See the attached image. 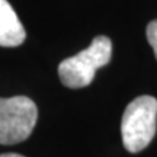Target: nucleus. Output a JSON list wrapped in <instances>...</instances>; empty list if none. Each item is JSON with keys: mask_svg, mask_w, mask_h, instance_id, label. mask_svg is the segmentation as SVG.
I'll use <instances>...</instances> for the list:
<instances>
[{"mask_svg": "<svg viewBox=\"0 0 157 157\" xmlns=\"http://www.w3.org/2000/svg\"><path fill=\"white\" fill-rule=\"evenodd\" d=\"M112 57V41L99 35L92 44L73 57L63 60L58 66V76L64 86L80 89L89 86L98 68L106 66Z\"/></svg>", "mask_w": 157, "mask_h": 157, "instance_id": "1", "label": "nucleus"}, {"mask_svg": "<svg viewBox=\"0 0 157 157\" xmlns=\"http://www.w3.org/2000/svg\"><path fill=\"white\" fill-rule=\"evenodd\" d=\"M157 129V99L144 95L129 102L121 121L124 147L129 153L144 150L154 138Z\"/></svg>", "mask_w": 157, "mask_h": 157, "instance_id": "2", "label": "nucleus"}, {"mask_svg": "<svg viewBox=\"0 0 157 157\" xmlns=\"http://www.w3.org/2000/svg\"><path fill=\"white\" fill-rule=\"evenodd\" d=\"M38 109L26 96L0 98V144L22 143L34 131Z\"/></svg>", "mask_w": 157, "mask_h": 157, "instance_id": "3", "label": "nucleus"}, {"mask_svg": "<svg viewBox=\"0 0 157 157\" xmlns=\"http://www.w3.org/2000/svg\"><path fill=\"white\" fill-rule=\"evenodd\" d=\"M25 38L26 32L16 12L7 0H0V47H17Z\"/></svg>", "mask_w": 157, "mask_h": 157, "instance_id": "4", "label": "nucleus"}, {"mask_svg": "<svg viewBox=\"0 0 157 157\" xmlns=\"http://www.w3.org/2000/svg\"><path fill=\"white\" fill-rule=\"evenodd\" d=\"M147 41L154 50V56L157 58V19L147 25Z\"/></svg>", "mask_w": 157, "mask_h": 157, "instance_id": "5", "label": "nucleus"}, {"mask_svg": "<svg viewBox=\"0 0 157 157\" xmlns=\"http://www.w3.org/2000/svg\"><path fill=\"white\" fill-rule=\"evenodd\" d=\"M0 157H25V156L17 154V153H5V154H0Z\"/></svg>", "mask_w": 157, "mask_h": 157, "instance_id": "6", "label": "nucleus"}]
</instances>
